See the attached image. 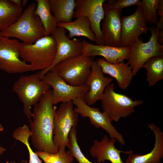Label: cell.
I'll use <instances>...</instances> for the list:
<instances>
[{"mask_svg": "<svg viewBox=\"0 0 163 163\" xmlns=\"http://www.w3.org/2000/svg\"><path fill=\"white\" fill-rule=\"evenodd\" d=\"M21 44L17 39L0 35V70L12 74L31 71L30 65L20 58Z\"/></svg>", "mask_w": 163, "mask_h": 163, "instance_id": "9", "label": "cell"}, {"mask_svg": "<svg viewBox=\"0 0 163 163\" xmlns=\"http://www.w3.org/2000/svg\"><path fill=\"white\" fill-rule=\"evenodd\" d=\"M107 3L117 9H122L124 8L137 5L140 3V0H109Z\"/></svg>", "mask_w": 163, "mask_h": 163, "instance_id": "29", "label": "cell"}, {"mask_svg": "<svg viewBox=\"0 0 163 163\" xmlns=\"http://www.w3.org/2000/svg\"><path fill=\"white\" fill-rule=\"evenodd\" d=\"M96 59L104 74L109 75L115 79L120 88L123 90L127 88L134 76L132 70L127 63L123 62L112 64L107 62L104 58Z\"/></svg>", "mask_w": 163, "mask_h": 163, "instance_id": "20", "label": "cell"}, {"mask_svg": "<svg viewBox=\"0 0 163 163\" xmlns=\"http://www.w3.org/2000/svg\"><path fill=\"white\" fill-rule=\"evenodd\" d=\"M6 151V149L5 148L0 146V155H2Z\"/></svg>", "mask_w": 163, "mask_h": 163, "instance_id": "34", "label": "cell"}, {"mask_svg": "<svg viewBox=\"0 0 163 163\" xmlns=\"http://www.w3.org/2000/svg\"><path fill=\"white\" fill-rule=\"evenodd\" d=\"M28 2V1L27 0H23L22 1L21 6L23 7H25L27 5Z\"/></svg>", "mask_w": 163, "mask_h": 163, "instance_id": "33", "label": "cell"}, {"mask_svg": "<svg viewBox=\"0 0 163 163\" xmlns=\"http://www.w3.org/2000/svg\"><path fill=\"white\" fill-rule=\"evenodd\" d=\"M73 105L72 101L62 103L55 110L53 141L58 151L65 150L72 128L78 126V114Z\"/></svg>", "mask_w": 163, "mask_h": 163, "instance_id": "7", "label": "cell"}, {"mask_svg": "<svg viewBox=\"0 0 163 163\" xmlns=\"http://www.w3.org/2000/svg\"><path fill=\"white\" fill-rule=\"evenodd\" d=\"M35 152L45 163H72L74 160L69 150H61L54 154L37 151Z\"/></svg>", "mask_w": 163, "mask_h": 163, "instance_id": "26", "label": "cell"}, {"mask_svg": "<svg viewBox=\"0 0 163 163\" xmlns=\"http://www.w3.org/2000/svg\"><path fill=\"white\" fill-rule=\"evenodd\" d=\"M10 163H16V162H15L14 161H11L10 162ZM20 163H28L27 161L25 160H22L21 161V162Z\"/></svg>", "mask_w": 163, "mask_h": 163, "instance_id": "35", "label": "cell"}, {"mask_svg": "<svg viewBox=\"0 0 163 163\" xmlns=\"http://www.w3.org/2000/svg\"><path fill=\"white\" fill-rule=\"evenodd\" d=\"M42 80L53 88L52 97L53 105L77 98L84 99L89 90V86L85 84L78 86L69 85L53 70L48 71Z\"/></svg>", "mask_w": 163, "mask_h": 163, "instance_id": "10", "label": "cell"}, {"mask_svg": "<svg viewBox=\"0 0 163 163\" xmlns=\"http://www.w3.org/2000/svg\"><path fill=\"white\" fill-rule=\"evenodd\" d=\"M11 1L15 5L19 7L21 6L22 1L21 0H11Z\"/></svg>", "mask_w": 163, "mask_h": 163, "instance_id": "32", "label": "cell"}, {"mask_svg": "<svg viewBox=\"0 0 163 163\" xmlns=\"http://www.w3.org/2000/svg\"><path fill=\"white\" fill-rule=\"evenodd\" d=\"M95 57L82 54L70 57L58 63L51 70L69 85L80 86L85 84Z\"/></svg>", "mask_w": 163, "mask_h": 163, "instance_id": "5", "label": "cell"}, {"mask_svg": "<svg viewBox=\"0 0 163 163\" xmlns=\"http://www.w3.org/2000/svg\"><path fill=\"white\" fill-rule=\"evenodd\" d=\"M82 54L95 57L100 56L108 62L118 64L128 60L130 54L129 46L115 47L108 46L99 45L90 43L84 40L82 41Z\"/></svg>", "mask_w": 163, "mask_h": 163, "instance_id": "16", "label": "cell"}, {"mask_svg": "<svg viewBox=\"0 0 163 163\" xmlns=\"http://www.w3.org/2000/svg\"><path fill=\"white\" fill-rule=\"evenodd\" d=\"M157 15L160 16V18L156 24L158 29H163V0H160L158 8Z\"/></svg>", "mask_w": 163, "mask_h": 163, "instance_id": "30", "label": "cell"}, {"mask_svg": "<svg viewBox=\"0 0 163 163\" xmlns=\"http://www.w3.org/2000/svg\"><path fill=\"white\" fill-rule=\"evenodd\" d=\"M160 0H142L137 7L141 8L145 20L150 24L156 25L158 21L157 12Z\"/></svg>", "mask_w": 163, "mask_h": 163, "instance_id": "28", "label": "cell"}, {"mask_svg": "<svg viewBox=\"0 0 163 163\" xmlns=\"http://www.w3.org/2000/svg\"><path fill=\"white\" fill-rule=\"evenodd\" d=\"M36 4L31 3L13 24L0 31V35L18 39L23 43H33L45 36L40 20L35 13Z\"/></svg>", "mask_w": 163, "mask_h": 163, "instance_id": "2", "label": "cell"}, {"mask_svg": "<svg viewBox=\"0 0 163 163\" xmlns=\"http://www.w3.org/2000/svg\"><path fill=\"white\" fill-rule=\"evenodd\" d=\"M69 138V141L66 147L73 158H75L79 163H94L86 158L81 150L77 142L76 127H73L72 128Z\"/></svg>", "mask_w": 163, "mask_h": 163, "instance_id": "27", "label": "cell"}, {"mask_svg": "<svg viewBox=\"0 0 163 163\" xmlns=\"http://www.w3.org/2000/svg\"><path fill=\"white\" fill-rule=\"evenodd\" d=\"M114 89L113 83L109 85L100 100L103 112L112 122L129 116L134 112L135 107L144 103L142 100H133L125 94L115 92Z\"/></svg>", "mask_w": 163, "mask_h": 163, "instance_id": "6", "label": "cell"}, {"mask_svg": "<svg viewBox=\"0 0 163 163\" xmlns=\"http://www.w3.org/2000/svg\"><path fill=\"white\" fill-rule=\"evenodd\" d=\"M51 35L56 43V56L53 64L50 67L39 72V78L41 79L48 71L62 61L82 54V41L76 38L72 39L69 38L66 34V30L64 28L57 27Z\"/></svg>", "mask_w": 163, "mask_h": 163, "instance_id": "13", "label": "cell"}, {"mask_svg": "<svg viewBox=\"0 0 163 163\" xmlns=\"http://www.w3.org/2000/svg\"><path fill=\"white\" fill-rule=\"evenodd\" d=\"M57 27H62L69 31L67 36L69 38L75 36H82L92 42H95L96 38L91 29L89 20L86 17L81 16L73 21L67 23H58Z\"/></svg>", "mask_w": 163, "mask_h": 163, "instance_id": "21", "label": "cell"}, {"mask_svg": "<svg viewBox=\"0 0 163 163\" xmlns=\"http://www.w3.org/2000/svg\"><path fill=\"white\" fill-rule=\"evenodd\" d=\"M105 0H76L73 17H87L91 24V29L94 34L96 45H105L101 30V23L104 17L103 4Z\"/></svg>", "mask_w": 163, "mask_h": 163, "instance_id": "11", "label": "cell"}, {"mask_svg": "<svg viewBox=\"0 0 163 163\" xmlns=\"http://www.w3.org/2000/svg\"><path fill=\"white\" fill-rule=\"evenodd\" d=\"M50 89L34 105L30 123L31 142L37 151L54 154L58 150L53 141L54 117L57 107L53 106Z\"/></svg>", "mask_w": 163, "mask_h": 163, "instance_id": "1", "label": "cell"}, {"mask_svg": "<svg viewBox=\"0 0 163 163\" xmlns=\"http://www.w3.org/2000/svg\"><path fill=\"white\" fill-rule=\"evenodd\" d=\"M20 58L30 63L31 71L46 69L53 64L56 56V42L51 36H45L33 43H21Z\"/></svg>", "mask_w": 163, "mask_h": 163, "instance_id": "3", "label": "cell"}, {"mask_svg": "<svg viewBox=\"0 0 163 163\" xmlns=\"http://www.w3.org/2000/svg\"><path fill=\"white\" fill-rule=\"evenodd\" d=\"M51 11L58 23L72 21L76 4L74 0H48Z\"/></svg>", "mask_w": 163, "mask_h": 163, "instance_id": "22", "label": "cell"}, {"mask_svg": "<svg viewBox=\"0 0 163 163\" xmlns=\"http://www.w3.org/2000/svg\"><path fill=\"white\" fill-rule=\"evenodd\" d=\"M116 141L115 138H109L106 135L100 141H94L90 153L93 157L96 158L97 163H104L106 160L109 161L111 163H125L122 160L120 153L130 155L133 154V151L118 150L115 146Z\"/></svg>", "mask_w": 163, "mask_h": 163, "instance_id": "18", "label": "cell"}, {"mask_svg": "<svg viewBox=\"0 0 163 163\" xmlns=\"http://www.w3.org/2000/svg\"><path fill=\"white\" fill-rule=\"evenodd\" d=\"M75 111L83 118L88 117L90 123L96 128H102L109 135L110 138H115L122 145L125 144L123 136L119 132L112 124L107 115L101 112L98 107H91L84 99L77 98L73 101Z\"/></svg>", "mask_w": 163, "mask_h": 163, "instance_id": "12", "label": "cell"}, {"mask_svg": "<svg viewBox=\"0 0 163 163\" xmlns=\"http://www.w3.org/2000/svg\"><path fill=\"white\" fill-rule=\"evenodd\" d=\"M23 11L22 7L15 5L11 0H0V31L13 24Z\"/></svg>", "mask_w": 163, "mask_h": 163, "instance_id": "23", "label": "cell"}, {"mask_svg": "<svg viewBox=\"0 0 163 163\" xmlns=\"http://www.w3.org/2000/svg\"><path fill=\"white\" fill-rule=\"evenodd\" d=\"M50 86L39 78V72L20 76L14 83L13 91L23 105V111L29 122L32 121L31 106L37 103L50 90Z\"/></svg>", "mask_w": 163, "mask_h": 163, "instance_id": "4", "label": "cell"}, {"mask_svg": "<svg viewBox=\"0 0 163 163\" xmlns=\"http://www.w3.org/2000/svg\"><path fill=\"white\" fill-rule=\"evenodd\" d=\"M121 47L129 46L142 34H147L149 27L142 9L137 7L132 14L121 18Z\"/></svg>", "mask_w": 163, "mask_h": 163, "instance_id": "15", "label": "cell"}, {"mask_svg": "<svg viewBox=\"0 0 163 163\" xmlns=\"http://www.w3.org/2000/svg\"><path fill=\"white\" fill-rule=\"evenodd\" d=\"M112 78L105 76L101 67L94 60L92 64L90 74L85 84L89 87L84 100L89 106L94 105L100 100L106 87L112 81Z\"/></svg>", "mask_w": 163, "mask_h": 163, "instance_id": "17", "label": "cell"}, {"mask_svg": "<svg viewBox=\"0 0 163 163\" xmlns=\"http://www.w3.org/2000/svg\"><path fill=\"white\" fill-rule=\"evenodd\" d=\"M148 128L153 131L155 136L153 149L145 155H129L125 163H161L163 158V133L160 127L153 123L148 124Z\"/></svg>", "mask_w": 163, "mask_h": 163, "instance_id": "19", "label": "cell"}, {"mask_svg": "<svg viewBox=\"0 0 163 163\" xmlns=\"http://www.w3.org/2000/svg\"><path fill=\"white\" fill-rule=\"evenodd\" d=\"M4 130V127L1 124H0V132H2Z\"/></svg>", "mask_w": 163, "mask_h": 163, "instance_id": "36", "label": "cell"}, {"mask_svg": "<svg viewBox=\"0 0 163 163\" xmlns=\"http://www.w3.org/2000/svg\"><path fill=\"white\" fill-rule=\"evenodd\" d=\"M157 40L159 44L163 45V29H159Z\"/></svg>", "mask_w": 163, "mask_h": 163, "instance_id": "31", "label": "cell"}, {"mask_svg": "<svg viewBox=\"0 0 163 163\" xmlns=\"http://www.w3.org/2000/svg\"><path fill=\"white\" fill-rule=\"evenodd\" d=\"M103 6L104 17L102 22L101 30L105 44L120 47L122 9L115 8L107 3H104Z\"/></svg>", "mask_w": 163, "mask_h": 163, "instance_id": "14", "label": "cell"}, {"mask_svg": "<svg viewBox=\"0 0 163 163\" xmlns=\"http://www.w3.org/2000/svg\"><path fill=\"white\" fill-rule=\"evenodd\" d=\"M143 67L147 71L146 80L149 87L163 79V55L151 57L145 63Z\"/></svg>", "mask_w": 163, "mask_h": 163, "instance_id": "25", "label": "cell"}, {"mask_svg": "<svg viewBox=\"0 0 163 163\" xmlns=\"http://www.w3.org/2000/svg\"><path fill=\"white\" fill-rule=\"evenodd\" d=\"M35 14L38 16L44 27L45 36L51 35L57 27V21L52 14L48 0H36Z\"/></svg>", "mask_w": 163, "mask_h": 163, "instance_id": "24", "label": "cell"}, {"mask_svg": "<svg viewBox=\"0 0 163 163\" xmlns=\"http://www.w3.org/2000/svg\"><path fill=\"white\" fill-rule=\"evenodd\" d=\"M159 29L155 26L149 27L151 35L147 42L144 43L142 38L137 39L129 46L130 54L127 64L136 75L145 63L151 57L163 55V45L158 42Z\"/></svg>", "mask_w": 163, "mask_h": 163, "instance_id": "8", "label": "cell"}]
</instances>
